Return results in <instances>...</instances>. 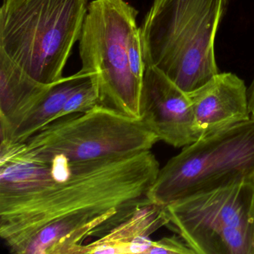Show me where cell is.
Here are the masks:
<instances>
[{
	"instance_id": "cell-8",
	"label": "cell",
	"mask_w": 254,
	"mask_h": 254,
	"mask_svg": "<svg viewBox=\"0 0 254 254\" xmlns=\"http://www.w3.org/2000/svg\"><path fill=\"white\" fill-rule=\"evenodd\" d=\"M140 119L159 140L175 148H184L200 137L188 94L154 67H145Z\"/></svg>"
},
{
	"instance_id": "cell-7",
	"label": "cell",
	"mask_w": 254,
	"mask_h": 254,
	"mask_svg": "<svg viewBox=\"0 0 254 254\" xmlns=\"http://www.w3.org/2000/svg\"><path fill=\"white\" fill-rule=\"evenodd\" d=\"M254 192L252 179H242L181 197L166 205V227L194 254H219L227 229L242 227L253 232Z\"/></svg>"
},
{
	"instance_id": "cell-17",
	"label": "cell",
	"mask_w": 254,
	"mask_h": 254,
	"mask_svg": "<svg viewBox=\"0 0 254 254\" xmlns=\"http://www.w3.org/2000/svg\"><path fill=\"white\" fill-rule=\"evenodd\" d=\"M254 91V78L253 80L252 83H251V86H250L249 88L248 89V92H253Z\"/></svg>"
},
{
	"instance_id": "cell-12",
	"label": "cell",
	"mask_w": 254,
	"mask_h": 254,
	"mask_svg": "<svg viewBox=\"0 0 254 254\" xmlns=\"http://www.w3.org/2000/svg\"><path fill=\"white\" fill-rule=\"evenodd\" d=\"M92 75L80 69L55 83L41 102L4 137L1 143H20L57 118L69 96L91 80Z\"/></svg>"
},
{
	"instance_id": "cell-4",
	"label": "cell",
	"mask_w": 254,
	"mask_h": 254,
	"mask_svg": "<svg viewBox=\"0 0 254 254\" xmlns=\"http://www.w3.org/2000/svg\"><path fill=\"white\" fill-rule=\"evenodd\" d=\"M139 13L126 0H93L79 39L81 70L91 74L98 105L140 119L142 84L129 68L127 46Z\"/></svg>"
},
{
	"instance_id": "cell-11",
	"label": "cell",
	"mask_w": 254,
	"mask_h": 254,
	"mask_svg": "<svg viewBox=\"0 0 254 254\" xmlns=\"http://www.w3.org/2000/svg\"><path fill=\"white\" fill-rule=\"evenodd\" d=\"M0 52V138L8 135L50 91Z\"/></svg>"
},
{
	"instance_id": "cell-13",
	"label": "cell",
	"mask_w": 254,
	"mask_h": 254,
	"mask_svg": "<svg viewBox=\"0 0 254 254\" xmlns=\"http://www.w3.org/2000/svg\"><path fill=\"white\" fill-rule=\"evenodd\" d=\"M98 100L97 87L91 78L88 83L69 96L56 120L70 114L89 111L98 105Z\"/></svg>"
},
{
	"instance_id": "cell-3",
	"label": "cell",
	"mask_w": 254,
	"mask_h": 254,
	"mask_svg": "<svg viewBox=\"0 0 254 254\" xmlns=\"http://www.w3.org/2000/svg\"><path fill=\"white\" fill-rule=\"evenodd\" d=\"M89 0H2L0 52L37 81L62 80Z\"/></svg>"
},
{
	"instance_id": "cell-14",
	"label": "cell",
	"mask_w": 254,
	"mask_h": 254,
	"mask_svg": "<svg viewBox=\"0 0 254 254\" xmlns=\"http://www.w3.org/2000/svg\"><path fill=\"white\" fill-rule=\"evenodd\" d=\"M129 68L133 76L142 84L145 64L142 56L139 27L132 33L127 46Z\"/></svg>"
},
{
	"instance_id": "cell-5",
	"label": "cell",
	"mask_w": 254,
	"mask_h": 254,
	"mask_svg": "<svg viewBox=\"0 0 254 254\" xmlns=\"http://www.w3.org/2000/svg\"><path fill=\"white\" fill-rule=\"evenodd\" d=\"M254 178V120L199 138L160 172L148 192L151 203H169L242 179Z\"/></svg>"
},
{
	"instance_id": "cell-9",
	"label": "cell",
	"mask_w": 254,
	"mask_h": 254,
	"mask_svg": "<svg viewBox=\"0 0 254 254\" xmlns=\"http://www.w3.org/2000/svg\"><path fill=\"white\" fill-rule=\"evenodd\" d=\"M187 94L200 137L251 119L248 88L231 72H218Z\"/></svg>"
},
{
	"instance_id": "cell-10",
	"label": "cell",
	"mask_w": 254,
	"mask_h": 254,
	"mask_svg": "<svg viewBox=\"0 0 254 254\" xmlns=\"http://www.w3.org/2000/svg\"><path fill=\"white\" fill-rule=\"evenodd\" d=\"M169 221L166 206L147 203L102 237L84 244L79 254H146L152 242L149 236Z\"/></svg>"
},
{
	"instance_id": "cell-16",
	"label": "cell",
	"mask_w": 254,
	"mask_h": 254,
	"mask_svg": "<svg viewBox=\"0 0 254 254\" xmlns=\"http://www.w3.org/2000/svg\"><path fill=\"white\" fill-rule=\"evenodd\" d=\"M248 103L251 118L254 120V91L248 92Z\"/></svg>"
},
{
	"instance_id": "cell-15",
	"label": "cell",
	"mask_w": 254,
	"mask_h": 254,
	"mask_svg": "<svg viewBox=\"0 0 254 254\" xmlns=\"http://www.w3.org/2000/svg\"><path fill=\"white\" fill-rule=\"evenodd\" d=\"M146 254H195L181 236L164 237L152 241Z\"/></svg>"
},
{
	"instance_id": "cell-2",
	"label": "cell",
	"mask_w": 254,
	"mask_h": 254,
	"mask_svg": "<svg viewBox=\"0 0 254 254\" xmlns=\"http://www.w3.org/2000/svg\"><path fill=\"white\" fill-rule=\"evenodd\" d=\"M230 0H152L139 27L145 67L186 93L219 72L215 39Z\"/></svg>"
},
{
	"instance_id": "cell-6",
	"label": "cell",
	"mask_w": 254,
	"mask_h": 254,
	"mask_svg": "<svg viewBox=\"0 0 254 254\" xmlns=\"http://www.w3.org/2000/svg\"><path fill=\"white\" fill-rule=\"evenodd\" d=\"M159 141L141 119L96 105L54 120L25 142L0 145L26 155L84 161L150 151Z\"/></svg>"
},
{
	"instance_id": "cell-1",
	"label": "cell",
	"mask_w": 254,
	"mask_h": 254,
	"mask_svg": "<svg viewBox=\"0 0 254 254\" xmlns=\"http://www.w3.org/2000/svg\"><path fill=\"white\" fill-rule=\"evenodd\" d=\"M160 166L150 151L74 161L0 148V236L16 254H79L151 203Z\"/></svg>"
}]
</instances>
